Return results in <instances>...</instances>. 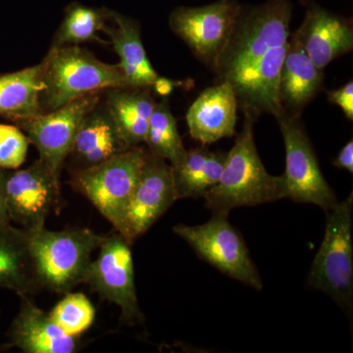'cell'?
Segmentation results:
<instances>
[{
    "instance_id": "1",
    "label": "cell",
    "mask_w": 353,
    "mask_h": 353,
    "mask_svg": "<svg viewBox=\"0 0 353 353\" xmlns=\"http://www.w3.org/2000/svg\"><path fill=\"white\" fill-rule=\"evenodd\" d=\"M292 3L269 0L243 8L233 34L215 65L222 82L234 88L239 106L256 117L284 109L279 83L290 39Z\"/></svg>"
},
{
    "instance_id": "2",
    "label": "cell",
    "mask_w": 353,
    "mask_h": 353,
    "mask_svg": "<svg viewBox=\"0 0 353 353\" xmlns=\"http://www.w3.org/2000/svg\"><path fill=\"white\" fill-rule=\"evenodd\" d=\"M245 114L243 131L227 153L219 181L203 196L213 214L229 215L234 208L287 199L283 176L270 175L260 159L253 134L255 118Z\"/></svg>"
},
{
    "instance_id": "3",
    "label": "cell",
    "mask_w": 353,
    "mask_h": 353,
    "mask_svg": "<svg viewBox=\"0 0 353 353\" xmlns=\"http://www.w3.org/2000/svg\"><path fill=\"white\" fill-rule=\"evenodd\" d=\"M41 67L43 112L85 95L129 87L118 65L104 63L90 51L73 44L51 46Z\"/></svg>"
},
{
    "instance_id": "4",
    "label": "cell",
    "mask_w": 353,
    "mask_h": 353,
    "mask_svg": "<svg viewBox=\"0 0 353 353\" xmlns=\"http://www.w3.org/2000/svg\"><path fill=\"white\" fill-rule=\"evenodd\" d=\"M30 248L41 288L66 294L85 284L92 254L104 236L85 228L29 233Z\"/></svg>"
},
{
    "instance_id": "5",
    "label": "cell",
    "mask_w": 353,
    "mask_h": 353,
    "mask_svg": "<svg viewBox=\"0 0 353 353\" xmlns=\"http://www.w3.org/2000/svg\"><path fill=\"white\" fill-rule=\"evenodd\" d=\"M353 194L325 211L326 229L307 279L310 289L328 294L341 307L352 310Z\"/></svg>"
},
{
    "instance_id": "6",
    "label": "cell",
    "mask_w": 353,
    "mask_h": 353,
    "mask_svg": "<svg viewBox=\"0 0 353 353\" xmlns=\"http://www.w3.org/2000/svg\"><path fill=\"white\" fill-rule=\"evenodd\" d=\"M146 154L148 150L143 146H134L74 173V187L94 204L114 230L119 228L136 190Z\"/></svg>"
},
{
    "instance_id": "7",
    "label": "cell",
    "mask_w": 353,
    "mask_h": 353,
    "mask_svg": "<svg viewBox=\"0 0 353 353\" xmlns=\"http://www.w3.org/2000/svg\"><path fill=\"white\" fill-rule=\"evenodd\" d=\"M284 139L287 199L312 203L327 211L338 203V197L323 176L314 150L301 121V114L283 109L275 115Z\"/></svg>"
},
{
    "instance_id": "8",
    "label": "cell",
    "mask_w": 353,
    "mask_h": 353,
    "mask_svg": "<svg viewBox=\"0 0 353 353\" xmlns=\"http://www.w3.org/2000/svg\"><path fill=\"white\" fill-rule=\"evenodd\" d=\"M225 214H213L205 224L176 225L174 233L187 241L201 259L228 277L261 290L263 283L241 234Z\"/></svg>"
},
{
    "instance_id": "9",
    "label": "cell",
    "mask_w": 353,
    "mask_h": 353,
    "mask_svg": "<svg viewBox=\"0 0 353 353\" xmlns=\"http://www.w3.org/2000/svg\"><path fill=\"white\" fill-rule=\"evenodd\" d=\"M243 8L236 0H218L199 7H178L172 11L169 25L201 61L214 69Z\"/></svg>"
},
{
    "instance_id": "10",
    "label": "cell",
    "mask_w": 353,
    "mask_h": 353,
    "mask_svg": "<svg viewBox=\"0 0 353 353\" xmlns=\"http://www.w3.org/2000/svg\"><path fill=\"white\" fill-rule=\"evenodd\" d=\"M130 243L117 231L104 236L97 259L90 263L85 284L101 299L116 304L128 324L143 323L134 283Z\"/></svg>"
},
{
    "instance_id": "11",
    "label": "cell",
    "mask_w": 353,
    "mask_h": 353,
    "mask_svg": "<svg viewBox=\"0 0 353 353\" xmlns=\"http://www.w3.org/2000/svg\"><path fill=\"white\" fill-rule=\"evenodd\" d=\"M101 102V92L85 95L61 108L34 117L15 121L36 146L39 159L60 179L83 120Z\"/></svg>"
},
{
    "instance_id": "12",
    "label": "cell",
    "mask_w": 353,
    "mask_h": 353,
    "mask_svg": "<svg viewBox=\"0 0 353 353\" xmlns=\"http://www.w3.org/2000/svg\"><path fill=\"white\" fill-rule=\"evenodd\" d=\"M4 194L11 222L34 233L46 228L60 201V179L39 159L28 168L6 174Z\"/></svg>"
},
{
    "instance_id": "13",
    "label": "cell",
    "mask_w": 353,
    "mask_h": 353,
    "mask_svg": "<svg viewBox=\"0 0 353 353\" xmlns=\"http://www.w3.org/2000/svg\"><path fill=\"white\" fill-rule=\"evenodd\" d=\"M176 201L171 165L148 150L138 185L115 231L132 245Z\"/></svg>"
},
{
    "instance_id": "14",
    "label": "cell",
    "mask_w": 353,
    "mask_h": 353,
    "mask_svg": "<svg viewBox=\"0 0 353 353\" xmlns=\"http://www.w3.org/2000/svg\"><path fill=\"white\" fill-rule=\"evenodd\" d=\"M292 34L319 69L353 50L352 20L320 6L308 9L303 24Z\"/></svg>"
},
{
    "instance_id": "15",
    "label": "cell",
    "mask_w": 353,
    "mask_h": 353,
    "mask_svg": "<svg viewBox=\"0 0 353 353\" xmlns=\"http://www.w3.org/2000/svg\"><path fill=\"white\" fill-rule=\"evenodd\" d=\"M238 108L236 95L229 83L206 88L185 116L190 137L203 145L231 138L236 132Z\"/></svg>"
},
{
    "instance_id": "16",
    "label": "cell",
    "mask_w": 353,
    "mask_h": 353,
    "mask_svg": "<svg viewBox=\"0 0 353 353\" xmlns=\"http://www.w3.org/2000/svg\"><path fill=\"white\" fill-rule=\"evenodd\" d=\"M20 299V310L9 330L6 348L17 347L25 353L76 352L77 336L64 333L50 313L39 308L29 296Z\"/></svg>"
},
{
    "instance_id": "17",
    "label": "cell",
    "mask_w": 353,
    "mask_h": 353,
    "mask_svg": "<svg viewBox=\"0 0 353 353\" xmlns=\"http://www.w3.org/2000/svg\"><path fill=\"white\" fill-rule=\"evenodd\" d=\"M103 32L119 57L120 63L117 65L129 87L152 88L159 75L146 54L138 23L110 10Z\"/></svg>"
},
{
    "instance_id": "18",
    "label": "cell",
    "mask_w": 353,
    "mask_h": 353,
    "mask_svg": "<svg viewBox=\"0 0 353 353\" xmlns=\"http://www.w3.org/2000/svg\"><path fill=\"white\" fill-rule=\"evenodd\" d=\"M29 232L11 223L0 226V289L19 296H31L43 289L30 248Z\"/></svg>"
},
{
    "instance_id": "19",
    "label": "cell",
    "mask_w": 353,
    "mask_h": 353,
    "mask_svg": "<svg viewBox=\"0 0 353 353\" xmlns=\"http://www.w3.org/2000/svg\"><path fill=\"white\" fill-rule=\"evenodd\" d=\"M324 80L323 70L310 59L294 34H290L279 83V97L285 110L299 113L319 92Z\"/></svg>"
},
{
    "instance_id": "20",
    "label": "cell",
    "mask_w": 353,
    "mask_h": 353,
    "mask_svg": "<svg viewBox=\"0 0 353 353\" xmlns=\"http://www.w3.org/2000/svg\"><path fill=\"white\" fill-rule=\"evenodd\" d=\"M105 108L127 148L145 143L155 103L150 88L108 90Z\"/></svg>"
},
{
    "instance_id": "21",
    "label": "cell",
    "mask_w": 353,
    "mask_h": 353,
    "mask_svg": "<svg viewBox=\"0 0 353 353\" xmlns=\"http://www.w3.org/2000/svg\"><path fill=\"white\" fill-rule=\"evenodd\" d=\"M126 150L105 106L101 108L99 103L83 120L70 155L81 168H87Z\"/></svg>"
},
{
    "instance_id": "22",
    "label": "cell",
    "mask_w": 353,
    "mask_h": 353,
    "mask_svg": "<svg viewBox=\"0 0 353 353\" xmlns=\"http://www.w3.org/2000/svg\"><path fill=\"white\" fill-rule=\"evenodd\" d=\"M43 88L41 63L0 75V116L18 121L44 113Z\"/></svg>"
},
{
    "instance_id": "23",
    "label": "cell",
    "mask_w": 353,
    "mask_h": 353,
    "mask_svg": "<svg viewBox=\"0 0 353 353\" xmlns=\"http://www.w3.org/2000/svg\"><path fill=\"white\" fill-rule=\"evenodd\" d=\"M226 155L205 148L187 150L183 161L171 166L176 199L203 197L219 181Z\"/></svg>"
},
{
    "instance_id": "24",
    "label": "cell",
    "mask_w": 353,
    "mask_h": 353,
    "mask_svg": "<svg viewBox=\"0 0 353 353\" xmlns=\"http://www.w3.org/2000/svg\"><path fill=\"white\" fill-rule=\"evenodd\" d=\"M145 143L148 152L170 162L171 166L180 164L187 154L167 97L155 103Z\"/></svg>"
},
{
    "instance_id": "25",
    "label": "cell",
    "mask_w": 353,
    "mask_h": 353,
    "mask_svg": "<svg viewBox=\"0 0 353 353\" xmlns=\"http://www.w3.org/2000/svg\"><path fill=\"white\" fill-rule=\"evenodd\" d=\"M109 9L92 8L80 3L67 7L65 17L57 32L52 46H79L88 41L106 43L99 37L109 17Z\"/></svg>"
},
{
    "instance_id": "26",
    "label": "cell",
    "mask_w": 353,
    "mask_h": 353,
    "mask_svg": "<svg viewBox=\"0 0 353 353\" xmlns=\"http://www.w3.org/2000/svg\"><path fill=\"white\" fill-rule=\"evenodd\" d=\"M53 321L69 336H80L95 318V309L82 292H68L50 313Z\"/></svg>"
},
{
    "instance_id": "27",
    "label": "cell",
    "mask_w": 353,
    "mask_h": 353,
    "mask_svg": "<svg viewBox=\"0 0 353 353\" xmlns=\"http://www.w3.org/2000/svg\"><path fill=\"white\" fill-rule=\"evenodd\" d=\"M29 145V139L20 128L0 124V168H19L27 157Z\"/></svg>"
},
{
    "instance_id": "28",
    "label": "cell",
    "mask_w": 353,
    "mask_h": 353,
    "mask_svg": "<svg viewBox=\"0 0 353 353\" xmlns=\"http://www.w3.org/2000/svg\"><path fill=\"white\" fill-rule=\"evenodd\" d=\"M329 101L345 113L348 120H353V82L350 81L338 90L328 92Z\"/></svg>"
},
{
    "instance_id": "29",
    "label": "cell",
    "mask_w": 353,
    "mask_h": 353,
    "mask_svg": "<svg viewBox=\"0 0 353 353\" xmlns=\"http://www.w3.org/2000/svg\"><path fill=\"white\" fill-rule=\"evenodd\" d=\"M334 167L339 169H343L350 173L353 172V141H348L347 145L341 148V152L336 155L333 161Z\"/></svg>"
},
{
    "instance_id": "30",
    "label": "cell",
    "mask_w": 353,
    "mask_h": 353,
    "mask_svg": "<svg viewBox=\"0 0 353 353\" xmlns=\"http://www.w3.org/2000/svg\"><path fill=\"white\" fill-rule=\"evenodd\" d=\"M192 80L189 81H173L169 80V79L159 78L157 79V82L152 85L154 88L155 92L161 97H168L171 94L172 90L175 88H183L185 87V83L192 82Z\"/></svg>"
},
{
    "instance_id": "31",
    "label": "cell",
    "mask_w": 353,
    "mask_h": 353,
    "mask_svg": "<svg viewBox=\"0 0 353 353\" xmlns=\"http://www.w3.org/2000/svg\"><path fill=\"white\" fill-rule=\"evenodd\" d=\"M6 174L3 169L0 168V226L11 223L7 213L6 203V194H4V183H6Z\"/></svg>"
},
{
    "instance_id": "32",
    "label": "cell",
    "mask_w": 353,
    "mask_h": 353,
    "mask_svg": "<svg viewBox=\"0 0 353 353\" xmlns=\"http://www.w3.org/2000/svg\"><path fill=\"white\" fill-rule=\"evenodd\" d=\"M3 347H2V345H0V350H2V348H3ZM4 348H6V347H4Z\"/></svg>"
}]
</instances>
